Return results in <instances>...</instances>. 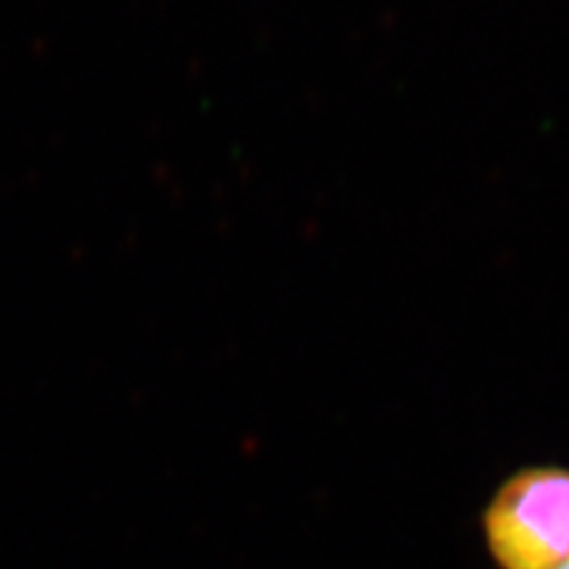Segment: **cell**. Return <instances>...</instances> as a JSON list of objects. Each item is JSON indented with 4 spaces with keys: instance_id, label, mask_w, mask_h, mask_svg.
<instances>
[{
    "instance_id": "cell-1",
    "label": "cell",
    "mask_w": 569,
    "mask_h": 569,
    "mask_svg": "<svg viewBox=\"0 0 569 569\" xmlns=\"http://www.w3.org/2000/svg\"><path fill=\"white\" fill-rule=\"evenodd\" d=\"M482 538L498 569H559L569 561V469L522 467L488 498Z\"/></svg>"
},
{
    "instance_id": "cell-2",
    "label": "cell",
    "mask_w": 569,
    "mask_h": 569,
    "mask_svg": "<svg viewBox=\"0 0 569 569\" xmlns=\"http://www.w3.org/2000/svg\"><path fill=\"white\" fill-rule=\"evenodd\" d=\"M559 569H569V561H567V565H561V567H559Z\"/></svg>"
}]
</instances>
